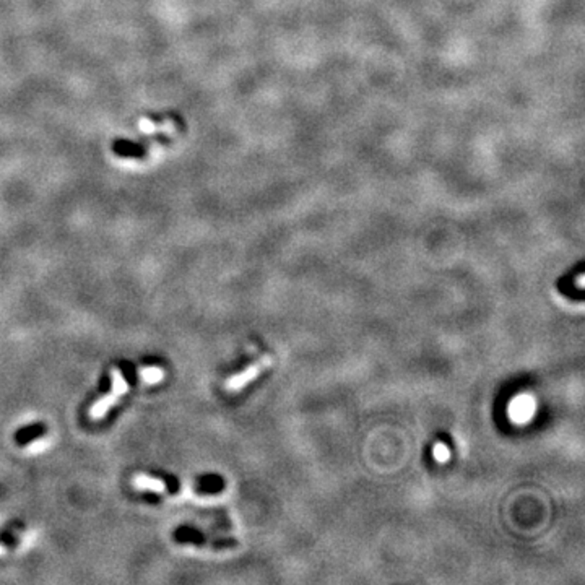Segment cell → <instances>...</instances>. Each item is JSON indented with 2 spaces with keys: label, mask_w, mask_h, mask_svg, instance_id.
<instances>
[{
  "label": "cell",
  "mask_w": 585,
  "mask_h": 585,
  "mask_svg": "<svg viewBox=\"0 0 585 585\" xmlns=\"http://www.w3.org/2000/svg\"><path fill=\"white\" fill-rule=\"evenodd\" d=\"M273 364V358L270 355H264L262 358H259L257 361H254L251 366H247L244 371H241L239 374H235L232 378H230L226 380L225 387L226 390H230V392H237V390H241L242 387H246L247 384L252 382L257 375L262 374L265 369L270 368V366Z\"/></svg>",
  "instance_id": "cell-2"
},
{
  "label": "cell",
  "mask_w": 585,
  "mask_h": 585,
  "mask_svg": "<svg viewBox=\"0 0 585 585\" xmlns=\"http://www.w3.org/2000/svg\"><path fill=\"white\" fill-rule=\"evenodd\" d=\"M511 418L517 423H525L529 421L532 415L535 413V402L532 400L529 396L517 397L516 400L511 403Z\"/></svg>",
  "instance_id": "cell-3"
},
{
  "label": "cell",
  "mask_w": 585,
  "mask_h": 585,
  "mask_svg": "<svg viewBox=\"0 0 585 585\" xmlns=\"http://www.w3.org/2000/svg\"><path fill=\"white\" fill-rule=\"evenodd\" d=\"M434 457L436 460H439V462H446V460L449 459V450H447V447L441 444V442L434 447Z\"/></svg>",
  "instance_id": "cell-6"
},
{
  "label": "cell",
  "mask_w": 585,
  "mask_h": 585,
  "mask_svg": "<svg viewBox=\"0 0 585 585\" xmlns=\"http://www.w3.org/2000/svg\"><path fill=\"white\" fill-rule=\"evenodd\" d=\"M47 444H49V442H47V437H42V439L36 441L35 444L30 446V452H37V450L44 449V447H47Z\"/></svg>",
  "instance_id": "cell-7"
},
{
  "label": "cell",
  "mask_w": 585,
  "mask_h": 585,
  "mask_svg": "<svg viewBox=\"0 0 585 585\" xmlns=\"http://www.w3.org/2000/svg\"><path fill=\"white\" fill-rule=\"evenodd\" d=\"M111 375H112L111 392H109L108 396L99 398V400L92 407V410H90V418H92V420H101V418L106 416V413L111 410L114 405H116V403L119 402V398H121L128 390V384L126 378H124V374L121 373V369L114 368Z\"/></svg>",
  "instance_id": "cell-1"
},
{
  "label": "cell",
  "mask_w": 585,
  "mask_h": 585,
  "mask_svg": "<svg viewBox=\"0 0 585 585\" xmlns=\"http://www.w3.org/2000/svg\"><path fill=\"white\" fill-rule=\"evenodd\" d=\"M142 380H145L146 384H158L164 378V371L161 368H156V366H150V368L140 369Z\"/></svg>",
  "instance_id": "cell-5"
},
{
  "label": "cell",
  "mask_w": 585,
  "mask_h": 585,
  "mask_svg": "<svg viewBox=\"0 0 585 585\" xmlns=\"http://www.w3.org/2000/svg\"><path fill=\"white\" fill-rule=\"evenodd\" d=\"M134 486L137 489H150V491H155V493H164L166 491V484H164L163 480L153 478V477H150V475H144V473L135 475Z\"/></svg>",
  "instance_id": "cell-4"
}]
</instances>
